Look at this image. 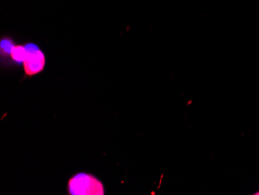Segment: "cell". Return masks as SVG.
I'll list each match as a JSON object with an SVG mask.
<instances>
[{
	"label": "cell",
	"mask_w": 259,
	"mask_h": 195,
	"mask_svg": "<svg viewBox=\"0 0 259 195\" xmlns=\"http://www.w3.org/2000/svg\"><path fill=\"white\" fill-rule=\"evenodd\" d=\"M70 194L74 195H103L104 188L103 183L87 174H79L72 177L68 182Z\"/></svg>",
	"instance_id": "6da1fadb"
},
{
	"label": "cell",
	"mask_w": 259,
	"mask_h": 195,
	"mask_svg": "<svg viewBox=\"0 0 259 195\" xmlns=\"http://www.w3.org/2000/svg\"><path fill=\"white\" fill-rule=\"evenodd\" d=\"M27 57L23 62V70L27 76L31 77L40 73L46 64V59L44 52L34 47L33 50L28 49Z\"/></svg>",
	"instance_id": "7a4b0ae2"
},
{
	"label": "cell",
	"mask_w": 259,
	"mask_h": 195,
	"mask_svg": "<svg viewBox=\"0 0 259 195\" xmlns=\"http://www.w3.org/2000/svg\"><path fill=\"white\" fill-rule=\"evenodd\" d=\"M27 48L23 45H14L10 53V59L17 63H23L27 55Z\"/></svg>",
	"instance_id": "3957f363"
},
{
	"label": "cell",
	"mask_w": 259,
	"mask_h": 195,
	"mask_svg": "<svg viewBox=\"0 0 259 195\" xmlns=\"http://www.w3.org/2000/svg\"><path fill=\"white\" fill-rule=\"evenodd\" d=\"M14 43L10 38H3L1 40V55H10L11 52L12 48L14 47Z\"/></svg>",
	"instance_id": "277c9868"
},
{
	"label": "cell",
	"mask_w": 259,
	"mask_h": 195,
	"mask_svg": "<svg viewBox=\"0 0 259 195\" xmlns=\"http://www.w3.org/2000/svg\"><path fill=\"white\" fill-rule=\"evenodd\" d=\"M256 194H259V192H258V193H256Z\"/></svg>",
	"instance_id": "5b68a950"
}]
</instances>
